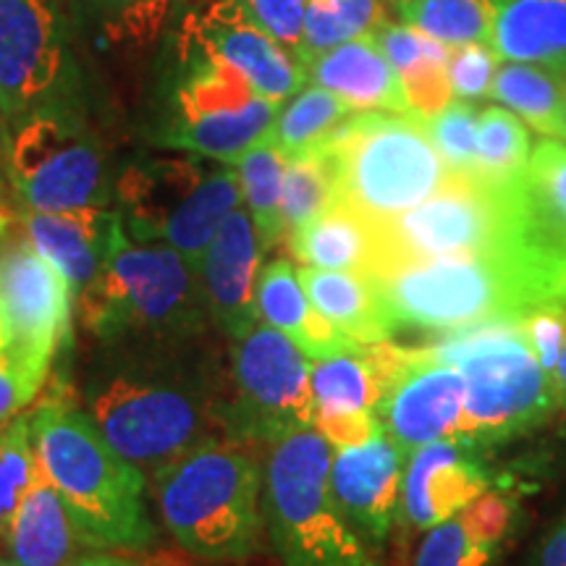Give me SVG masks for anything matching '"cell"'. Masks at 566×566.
<instances>
[{"label":"cell","instance_id":"6da1fadb","mask_svg":"<svg viewBox=\"0 0 566 566\" xmlns=\"http://www.w3.org/2000/svg\"><path fill=\"white\" fill-rule=\"evenodd\" d=\"M90 417L105 441L155 478L226 433V405L202 365L176 359L171 344H142L87 386Z\"/></svg>","mask_w":566,"mask_h":566},{"label":"cell","instance_id":"7a4b0ae2","mask_svg":"<svg viewBox=\"0 0 566 566\" xmlns=\"http://www.w3.org/2000/svg\"><path fill=\"white\" fill-rule=\"evenodd\" d=\"M38 462L61 493L76 533L95 548H142L153 541L145 475L105 441L92 417L48 401L32 415Z\"/></svg>","mask_w":566,"mask_h":566},{"label":"cell","instance_id":"3957f363","mask_svg":"<svg viewBox=\"0 0 566 566\" xmlns=\"http://www.w3.org/2000/svg\"><path fill=\"white\" fill-rule=\"evenodd\" d=\"M394 325L457 331L495 317L522 321L541 307H558L546 281L516 254H485L401 263L373 275Z\"/></svg>","mask_w":566,"mask_h":566},{"label":"cell","instance_id":"277c9868","mask_svg":"<svg viewBox=\"0 0 566 566\" xmlns=\"http://www.w3.org/2000/svg\"><path fill=\"white\" fill-rule=\"evenodd\" d=\"M200 275L171 247L126 242L82 289V321L105 344L189 342L210 315Z\"/></svg>","mask_w":566,"mask_h":566},{"label":"cell","instance_id":"5b68a950","mask_svg":"<svg viewBox=\"0 0 566 566\" xmlns=\"http://www.w3.org/2000/svg\"><path fill=\"white\" fill-rule=\"evenodd\" d=\"M279 111L281 103L260 95L242 71L179 27L166 105L150 137L166 150L233 166L271 134Z\"/></svg>","mask_w":566,"mask_h":566},{"label":"cell","instance_id":"8992f818","mask_svg":"<svg viewBox=\"0 0 566 566\" xmlns=\"http://www.w3.org/2000/svg\"><path fill=\"white\" fill-rule=\"evenodd\" d=\"M336 174V202L384 226L433 197L449 168L415 113L365 111L338 126L325 145Z\"/></svg>","mask_w":566,"mask_h":566},{"label":"cell","instance_id":"52a82bcc","mask_svg":"<svg viewBox=\"0 0 566 566\" xmlns=\"http://www.w3.org/2000/svg\"><path fill=\"white\" fill-rule=\"evenodd\" d=\"M436 363L464 373V441L493 443L522 436L554 415L556 384L522 336L520 321H495L449 331L441 344L428 346Z\"/></svg>","mask_w":566,"mask_h":566},{"label":"cell","instance_id":"ba28073f","mask_svg":"<svg viewBox=\"0 0 566 566\" xmlns=\"http://www.w3.org/2000/svg\"><path fill=\"white\" fill-rule=\"evenodd\" d=\"M155 480L163 522L189 554L237 562L258 548L260 467L247 451L212 441Z\"/></svg>","mask_w":566,"mask_h":566},{"label":"cell","instance_id":"9c48e42d","mask_svg":"<svg viewBox=\"0 0 566 566\" xmlns=\"http://www.w3.org/2000/svg\"><path fill=\"white\" fill-rule=\"evenodd\" d=\"M126 233L142 244H166L202 273V258L218 229L242 202L237 168L202 155L137 158L116 181Z\"/></svg>","mask_w":566,"mask_h":566},{"label":"cell","instance_id":"30bf717a","mask_svg":"<svg viewBox=\"0 0 566 566\" xmlns=\"http://www.w3.org/2000/svg\"><path fill=\"white\" fill-rule=\"evenodd\" d=\"M334 446L307 428L283 438L268 462L265 520L283 566H373L331 495Z\"/></svg>","mask_w":566,"mask_h":566},{"label":"cell","instance_id":"8fae6325","mask_svg":"<svg viewBox=\"0 0 566 566\" xmlns=\"http://www.w3.org/2000/svg\"><path fill=\"white\" fill-rule=\"evenodd\" d=\"M6 171L32 212L103 208L108 163L80 103L51 105L6 132Z\"/></svg>","mask_w":566,"mask_h":566},{"label":"cell","instance_id":"7c38bea8","mask_svg":"<svg viewBox=\"0 0 566 566\" xmlns=\"http://www.w3.org/2000/svg\"><path fill=\"white\" fill-rule=\"evenodd\" d=\"M509 184L449 174L433 197L378 226L380 260L373 275L401 263L499 252L509 242Z\"/></svg>","mask_w":566,"mask_h":566},{"label":"cell","instance_id":"4fadbf2b","mask_svg":"<svg viewBox=\"0 0 566 566\" xmlns=\"http://www.w3.org/2000/svg\"><path fill=\"white\" fill-rule=\"evenodd\" d=\"M82 80L59 0H0V122L80 103Z\"/></svg>","mask_w":566,"mask_h":566},{"label":"cell","instance_id":"5bb4252c","mask_svg":"<svg viewBox=\"0 0 566 566\" xmlns=\"http://www.w3.org/2000/svg\"><path fill=\"white\" fill-rule=\"evenodd\" d=\"M313 365L286 334L258 325L233 357V394L226 405V433L242 441H283L315 428Z\"/></svg>","mask_w":566,"mask_h":566},{"label":"cell","instance_id":"9a60e30c","mask_svg":"<svg viewBox=\"0 0 566 566\" xmlns=\"http://www.w3.org/2000/svg\"><path fill=\"white\" fill-rule=\"evenodd\" d=\"M71 294L69 281L30 239L9 247L0 258V307L9 331L6 352L38 388L69 338Z\"/></svg>","mask_w":566,"mask_h":566},{"label":"cell","instance_id":"2e32d148","mask_svg":"<svg viewBox=\"0 0 566 566\" xmlns=\"http://www.w3.org/2000/svg\"><path fill=\"white\" fill-rule=\"evenodd\" d=\"M179 27L212 55L242 71L268 101L283 105L307 82V71L294 53L271 38L239 0H208L189 11Z\"/></svg>","mask_w":566,"mask_h":566},{"label":"cell","instance_id":"e0dca14e","mask_svg":"<svg viewBox=\"0 0 566 566\" xmlns=\"http://www.w3.org/2000/svg\"><path fill=\"white\" fill-rule=\"evenodd\" d=\"M464 373L417 349L415 363L388 386L378 417L386 436L412 454L436 441H464Z\"/></svg>","mask_w":566,"mask_h":566},{"label":"cell","instance_id":"ac0fdd59","mask_svg":"<svg viewBox=\"0 0 566 566\" xmlns=\"http://www.w3.org/2000/svg\"><path fill=\"white\" fill-rule=\"evenodd\" d=\"M405 457L407 451L386 433L363 446L336 449L331 464V495L349 525L359 527L373 541H384L401 512Z\"/></svg>","mask_w":566,"mask_h":566},{"label":"cell","instance_id":"d6986e66","mask_svg":"<svg viewBox=\"0 0 566 566\" xmlns=\"http://www.w3.org/2000/svg\"><path fill=\"white\" fill-rule=\"evenodd\" d=\"M263 252L250 210L237 208L202 258V283L212 321L237 342L258 328V275Z\"/></svg>","mask_w":566,"mask_h":566},{"label":"cell","instance_id":"ffe728a7","mask_svg":"<svg viewBox=\"0 0 566 566\" xmlns=\"http://www.w3.org/2000/svg\"><path fill=\"white\" fill-rule=\"evenodd\" d=\"M27 239L59 271L69 286L82 289L113 263L126 239L122 212L76 208L66 212H32L24 218Z\"/></svg>","mask_w":566,"mask_h":566},{"label":"cell","instance_id":"44dd1931","mask_svg":"<svg viewBox=\"0 0 566 566\" xmlns=\"http://www.w3.org/2000/svg\"><path fill=\"white\" fill-rule=\"evenodd\" d=\"M475 443L436 441L409 454L401 491V514L417 530L457 516L491 488V478L472 454Z\"/></svg>","mask_w":566,"mask_h":566},{"label":"cell","instance_id":"7402d4cb","mask_svg":"<svg viewBox=\"0 0 566 566\" xmlns=\"http://www.w3.org/2000/svg\"><path fill=\"white\" fill-rule=\"evenodd\" d=\"M307 80L331 90L357 113H412L399 71L388 61L375 34L349 40L317 55L307 66Z\"/></svg>","mask_w":566,"mask_h":566},{"label":"cell","instance_id":"603a6c76","mask_svg":"<svg viewBox=\"0 0 566 566\" xmlns=\"http://www.w3.org/2000/svg\"><path fill=\"white\" fill-rule=\"evenodd\" d=\"M258 313L268 325L286 334L313 359L363 346L344 336L334 323H328L317 313L315 304L304 294L300 273L286 260H273V263L260 268Z\"/></svg>","mask_w":566,"mask_h":566},{"label":"cell","instance_id":"cb8c5ba5","mask_svg":"<svg viewBox=\"0 0 566 566\" xmlns=\"http://www.w3.org/2000/svg\"><path fill=\"white\" fill-rule=\"evenodd\" d=\"M304 294L315 304L325 321L334 323L344 336L357 344L388 342L394 334V317L388 313L378 283L365 273L323 271V268H300Z\"/></svg>","mask_w":566,"mask_h":566},{"label":"cell","instance_id":"d4e9b609","mask_svg":"<svg viewBox=\"0 0 566 566\" xmlns=\"http://www.w3.org/2000/svg\"><path fill=\"white\" fill-rule=\"evenodd\" d=\"M289 242L296 260L323 271L373 275L380 260L378 226L346 208L344 202L328 205L321 216L300 226Z\"/></svg>","mask_w":566,"mask_h":566},{"label":"cell","instance_id":"484cf974","mask_svg":"<svg viewBox=\"0 0 566 566\" xmlns=\"http://www.w3.org/2000/svg\"><path fill=\"white\" fill-rule=\"evenodd\" d=\"M6 535L17 566H71L74 537L80 533L42 467H38Z\"/></svg>","mask_w":566,"mask_h":566},{"label":"cell","instance_id":"4316f807","mask_svg":"<svg viewBox=\"0 0 566 566\" xmlns=\"http://www.w3.org/2000/svg\"><path fill=\"white\" fill-rule=\"evenodd\" d=\"M491 97L535 129L541 137L566 142V113L554 63L504 61L493 76Z\"/></svg>","mask_w":566,"mask_h":566},{"label":"cell","instance_id":"83f0119b","mask_svg":"<svg viewBox=\"0 0 566 566\" xmlns=\"http://www.w3.org/2000/svg\"><path fill=\"white\" fill-rule=\"evenodd\" d=\"M493 53L501 61L551 63L566 53V0H504Z\"/></svg>","mask_w":566,"mask_h":566},{"label":"cell","instance_id":"f1b7e54d","mask_svg":"<svg viewBox=\"0 0 566 566\" xmlns=\"http://www.w3.org/2000/svg\"><path fill=\"white\" fill-rule=\"evenodd\" d=\"M313 394L317 412H378L386 384L375 367L367 344L315 359Z\"/></svg>","mask_w":566,"mask_h":566},{"label":"cell","instance_id":"f546056e","mask_svg":"<svg viewBox=\"0 0 566 566\" xmlns=\"http://www.w3.org/2000/svg\"><path fill=\"white\" fill-rule=\"evenodd\" d=\"M354 113L357 111H352L331 90L310 84L283 103L268 137L286 155V160L300 158V155L323 150L338 126Z\"/></svg>","mask_w":566,"mask_h":566},{"label":"cell","instance_id":"4dcf8cb0","mask_svg":"<svg viewBox=\"0 0 566 566\" xmlns=\"http://www.w3.org/2000/svg\"><path fill=\"white\" fill-rule=\"evenodd\" d=\"M504 0H405L394 9L405 24L415 27L449 48L491 45L495 19Z\"/></svg>","mask_w":566,"mask_h":566},{"label":"cell","instance_id":"1f68e13d","mask_svg":"<svg viewBox=\"0 0 566 566\" xmlns=\"http://www.w3.org/2000/svg\"><path fill=\"white\" fill-rule=\"evenodd\" d=\"M384 21V0H307L296 61L307 71L317 55L334 51L349 40L375 34Z\"/></svg>","mask_w":566,"mask_h":566},{"label":"cell","instance_id":"d6a6232c","mask_svg":"<svg viewBox=\"0 0 566 566\" xmlns=\"http://www.w3.org/2000/svg\"><path fill=\"white\" fill-rule=\"evenodd\" d=\"M239 181H242V197L247 200L254 229H258L263 250H271L286 237L283 226V174H286V155L273 145L271 137L244 153L237 163Z\"/></svg>","mask_w":566,"mask_h":566},{"label":"cell","instance_id":"836d02e7","mask_svg":"<svg viewBox=\"0 0 566 566\" xmlns=\"http://www.w3.org/2000/svg\"><path fill=\"white\" fill-rule=\"evenodd\" d=\"M533 142L527 124L504 105H488L478 118V179L509 184L525 174Z\"/></svg>","mask_w":566,"mask_h":566},{"label":"cell","instance_id":"e575fe53","mask_svg":"<svg viewBox=\"0 0 566 566\" xmlns=\"http://www.w3.org/2000/svg\"><path fill=\"white\" fill-rule=\"evenodd\" d=\"M336 202V174L331 155L323 150L300 155V158L286 160V174H283V226L286 237L313 221L315 216Z\"/></svg>","mask_w":566,"mask_h":566},{"label":"cell","instance_id":"d590c367","mask_svg":"<svg viewBox=\"0 0 566 566\" xmlns=\"http://www.w3.org/2000/svg\"><path fill=\"white\" fill-rule=\"evenodd\" d=\"M522 192L530 210L566 239V142L551 137L537 142L522 174Z\"/></svg>","mask_w":566,"mask_h":566},{"label":"cell","instance_id":"8d00e7d4","mask_svg":"<svg viewBox=\"0 0 566 566\" xmlns=\"http://www.w3.org/2000/svg\"><path fill=\"white\" fill-rule=\"evenodd\" d=\"M38 467L32 417H11L0 422V535L9 533L13 514L38 475Z\"/></svg>","mask_w":566,"mask_h":566},{"label":"cell","instance_id":"74e56055","mask_svg":"<svg viewBox=\"0 0 566 566\" xmlns=\"http://www.w3.org/2000/svg\"><path fill=\"white\" fill-rule=\"evenodd\" d=\"M478 118L475 103L454 97L441 113L424 122L449 174L478 176Z\"/></svg>","mask_w":566,"mask_h":566},{"label":"cell","instance_id":"f35d334b","mask_svg":"<svg viewBox=\"0 0 566 566\" xmlns=\"http://www.w3.org/2000/svg\"><path fill=\"white\" fill-rule=\"evenodd\" d=\"M495 546L480 541L459 516L430 527L415 556V566H493Z\"/></svg>","mask_w":566,"mask_h":566},{"label":"cell","instance_id":"ab89813d","mask_svg":"<svg viewBox=\"0 0 566 566\" xmlns=\"http://www.w3.org/2000/svg\"><path fill=\"white\" fill-rule=\"evenodd\" d=\"M116 40H153L176 0H80Z\"/></svg>","mask_w":566,"mask_h":566},{"label":"cell","instance_id":"60d3db41","mask_svg":"<svg viewBox=\"0 0 566 566\" xmlns=\"http://www.w3.org/2000/svg\"><path fill=\"white\" fill-rule=\"evenodd\" d=\"M499 61L501 59L493 53L488 42L454 48L449 59V80L454 97H459V101H483V97H491Z\"/></svg>","mask_w":566,"mask_h":566},{"label":"cell","instance_id":"b9f144b4","mask_svg":"<svg viewBox=\"0 0 566 566\" xmlns=\"http://www.w3.org/2000/svg\"><path fill=\"white\" fill-rule=\"evenodd\" d=\"M522 336L535 352L537 363L551 380L556 378L558 359L566 346V307H541L520 321Z\"/></svg>","mask_w":566,"mask_h":566},{"label":"cell","instance_id":"7bdbcfd3","mask_svg":"<svg viewBox=\"0 0 566 566\" xmlns=\"http://www.w3.org/2000/svg\"><path fill=\"white\" fill-rule=\"evenodd\" d=\"M263 30L281 42L289 53L300 51L307 0H239Z\"/></svg>","mask_w":566,"mask_h":566},{"label":"cell","instance_id":"ee69618b","mask_svg":"<svg viewBox=\"0 0 566 566\" xmlns=\"http://www.w3.org/2000/svg\"><path fill=\"white\" fill-rule=\"evenodd\" d=\"M457 516L464 522V527L470 530L472 535L480 537V541L499 546L506 537L509 527H512L514 501L509 499L506 493L491 491V488H488L485 493H480L478 499L472 501V504H467Z\"/></svg>","mask_w":566,"mask_h":566},{"label":"cell","instance_id":"f6af8a7d","mask_svg":"<svg viewBox=\"0 0 566 566\" xmlns=\"http://www.w3.org/2000/svg\"><path fill=\"white\" fill-rule=\"evenodd\" d=\"M315 430L334 449H352V446H363L386 433L378 412H370V409L365 412H317Z\"/></svg>","mask_w":566,"mask_h":566},{"label":"cell","instance_id":"bcb514c9","mask_svg":"<svg viewBox=\"0 0 566 566\" xmlns=\"http://www.w3.org/2000/svg\"><path fill=\"white\" fill-rule=\"evenodd\" d=\"M38 394V386L21 373L11 354L0 349V422L11 420L21 407H27Z\"/></svg>","mask_w":566,"mask_h":566},{"label":"cell","instance_id":"7dc6e473","mask_svg":"<svg viewBox=\"0 0 566 566\" xmlns=\"http://www.w3.org/2000/svg\"><path fill=\"white\" fill-rule=\"evenodd\" d=\"M527 566H566V516L541 537Z\"/></svg>","mask_w":566,"mask_h":566},{"label":"cell","instance_id":"c3c4849f","mask_svg":"<svg viewBox=\"0 0 566 566\" xmlns=\"http://www.w3.org/2000/svg\"><path fill=\"white\" fill-rule=\"evenodd\" d=\"M76 566H139L137 562H129V558H118V556H92L84 558Z\"/></svg>","mask_w":566,"mask_h":566},{"label":"cell","instance_id":"681fc988","mask_svg":"<svg viewBox=\"0 0 566 566\" xmlns=\"http://www.w3.org/2000/svg\"><path fill=\"white\" fill-rule=\"evenodd\" d=\"M554 384H556V394H558V405L566 407V346L562 352V359H558Z\"/></svg>","mask_w":566,"mask_h":566},{"label":"cell","instance_id":"f907efd6","mask_svg":"<svg viewBox=\"0 0 566 566\" xmlns=\"http://www.w3.org/2000/svg\"><path fill=\"white\" fill-rule=\"evenodd\" d=\"M558 71V82H562V95H564V113H566V53L562 55V59L551 61Z\"/></svg>","mask_w":566,"mask_h":566},{"label":"cell","instance_id":"816d5d0a","mask_svg":"<svg viewBox=\"0 0 566 566\" xmlns=\"http://www.w3.org/2000/svg\"><path fill=\"white\" fill-rule=\"evenodd\" d=\"M9 221H11L9 210L3 208V184H0V233L6 231V226H9Z\"/></svg>","mask_w":566,"mask_h":566},{"label":"cell","instance_id":"f5cc1de1","mask_svg":"<svg viewBox=\"0 0 566 566\" xmlns=\"http://www.w3.org/2000/svg\"><path fill=\"white\" fill-rule=\"evenodd\" d=\"M9 344V331H6V317H3V307H0V349H6Z\"/></svg>","mask_w":566,"mask_h":566},{"label":"cell","instance_id":"db71d44e","mask_svg":"<svg viewBox=\"0 0 566 566\" xmlns=\"http://www.w3.org/2000/svg\"><path fill=\"white\" fill-rule=\"evenodd\" d=\"M0 166H6V126L0 122Z\"/></svg>","mask_w":566,"mask_h":566},{"label":"cell","instance_id":"11a10c76","mask_svg":"<svg viewBox=\"0 0 566 566\" xmlns=\"http://www.w3.org/2000/svg\"><path fill=\"white\" fill-rule=\"evenodd\" d=\"M0 566H17V564H6V562H0Z\"/></svg>","mask_w":566,"mask_h":566}]
</instances>
